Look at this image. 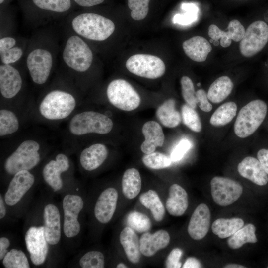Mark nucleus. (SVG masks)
I'll list each match as a JSON object with an SVG mask.
<instances>
[{
  "instance_id": "f257e3e1",
  "label": "nucleus",
  "mask_w": 268,
  "mask_h": 268,
  "mask_svg": "<svg viewBox=\"0 0 268 268\" xmlns=\"http://www.w3.org/2000/svg\"><path fill=\"white\" fill-rule=\"evenodd\" d=\"M79 191L77 188L69 189L62 194V241L64 246L70 250L78 247L82 232L85 202Z\"/></svg>"
},
{
  "instance_id": "f03ea898",
  "label": "nucleus",
  "mask_w": 268,
  "mask_h": 268,
  "mask_svg": "<svg viewBox=\"0 0 268 268\" xmlns=\"http://www.w3.org/2000/svg\"><path fill=\"white\" fill-rule=\"evenodd\" d=\"M24 228L25 244L30 262L37 267L48 264L50 249L45 235L41 202L28 213Z\"/></svg>"
},
{
  "instance_id": "7ed1b4c3",
  "label": "nucleus",
  "mask_w": 268,
  "mask_h": 268,
  "mask_svg": "<svg viewBox=\"0 0 268 268\" xmlns=\"http://www.w3.org/2000/svg\"><path fill=\"white\" fill-rule=\"evenodd\" d=\"M45 235L50 249L48 265L57 264L61 256L62 241V212L61 205L51 198L41 201Z\"/></svg>"
},
{
  "instance_id": "20e7f679",
  "label": "nucleus",
  "mask_w": 268,
  "mask_h": 268,
  "mask_svg": "<svg viewBox=\"0 0 268 268\" xmlns=\"http://www.w3.org/2000/svg\"><path fill=\"white\" fill-rule=\"evenodd\" d=\"M35 183V176L29 170H21L13 175L3 195L9 214L16 217L24 214Z\"/></svg>"
},
{
  "instance_id": "39448f33",
  "label": "nucleus",
  "mask_w": 268,
  "mask_h": 268,
  "mask_svg": "<svg viewBox=\"0 0 268 268\" xmlns=\"http://www.w3.org/2000/svg\"><path fill=\"white\" fill-rule=\"evenodd\" d=\"M69 24L73 32L82 38L95 41L107 39L115 28L111 20L90 12L77 13L71 18Z\"/></svg>"
},
{
  "instance_id": "423d86ee",
  "label": "nucleus",
  "mask_w": 268,
  "mask_h": 268,
  "mask_svg": "<svg viewBox=\"0 0 268 268\" xmlns=\"http://www.w3.org/2000/svg\"><path fill=\"white\" fill-rule=\"evenodd\" d=\"M53 49L46 43L39 42L31 46L26 57V65L33 82L43 85L48 80L55 63Z\"/></svg>"
},
{
  "instance_id": "0eeeda50",
  "label": "nucleus",
  "mask_w": 268,
  "mask_h": 268,
  "mask_svg": "<svg viewBox=\"0 0 268 268\" xmlns=\"http://www.w3.org/2000/svg\"><path fill=\"white\" fill-rule=\"evenodd\" d=\"M62 58L70 69L77 73H83L90 67L93 61V54L83 38L73 32L66 39Z\"/></svg>"
},
{
  "instance_id": "6e6552de",
  "label": "nucleus",
  "mask_w": 268,
  "mask_h": 268,
  "mask_svg": "<svg viewBox=\"0 0 268 268\" xmlns=\"http://www.w3.org/2000/svg\"><path fill=\"white\" fill-rule=\"evenodd\" d=\"M267 112L266 103L260 99L253 100L243 107L234 126L236 135L245 138L252 134L264 120Z\"/></svg>"
},
{
  "instance_id": "1a4fd4ad",
  "label": "nucleus",
  "mask_w": 268,
  "mask_h": 268,
  "mask_svg": "<svg viewBox=\"0 0 268 268\" xmlns=\"http://www.w3.org/2000/svg\"><path fill=\"white\" fill-rule=\"evenodd\" d=\"M76 106L74 97L62 90H53L48 92L39 106L41 115L47 119L56 120L67 117Z\"/></svg>"
},
{
  "instance_id": "9d476101",
  "label": "nucleus",
  "mask_w": 268,
  "mask_h": 268,
  "mask_svg": "<svg viewBox=\"0 0 268 268\" xmlns=\"http://www.w3.org/2000/svg\"><path fill=\"white\" fill-rule=\"evenodd\" d=\"M40 147L39 144L33 140L22 142L6 159L4 163L5 171L13 176L18 171L34 168L41 160Z\"/></svg>"
},
{
  "instance_id": "9b49d317",
  "label": "nucleus",
  "mask_w": 268,
  "mask_h": 268,
  "mask_svg": "<svg viewBox=\"0 0 268 268\" xmlns=\"http://www.w3.org/2000/svg\"><path fill=\"white\" fill-rule=\"evenodd\" d=\"M113 123L106 115L95 111H84L74 115L69 124L70 133L75 135L89 133L106 134L112 129Z\"/></svg>"
},
{
  "instance_id": "f8f14e48",
  "label": "nucleus",
  "mask_w": 268,
  "mask_h": 268,
  "mask_svg": "<svg viewBox=\"0 0 268 268\" xmlns=\"http://www.w3.org/2000/svg\"><path fill=\"white\" fill-rule=\"evenodd\" d=\"M106 93L109 102L122 110H134L140 103V98L138 93L124 79H118L111 81L108 86Z\"/></svg>"
},
{
  "instance_id": "ddd939ff",
  "label": "nucleus",
  "mask_w": 268,
  "mask_h": 268,
  "mask_svg": "<svg viewBox=\"0 0 268 268\" xmlns=\"http://www.w3.org/2000/svg\"><path fill=\"white\" fill-rule=\"evenodd\" d=\"M126 67L134 75L151 79L162 76L166 70L165 64L160 58L144 54L131 56L126 61Z\"/></svg>"
},
{
  "instance_id": "4468645a",
  "label": "nucleus",
  "mask_w": 268,
  "mask_h": 268,
  "mask_svg": "<svg viewBox=\"0 0 268 268\" xmlns=\"http://www.w3.org/2000/svg\"><path fill=\"white\" fill-rule=\"evenodd\" d=\"M268 41V25L263 21L252 22L247 28L239 44L241 54L252 57L261 51Z\"/></svg>"
},
{
  "instance_id": "2eb2a0df",
  "label": "nucleus",
  "mask_w": 268,
  "mask_h": 268,
  "mask_svg": "<svg viewBox=\"0 0 268 268\" xmlns=\"http://www.w3.org/2000/svg\"><path fill=\"white\" fill-rule=\"evenodd\" d=\"M210 186L213 201L222 206H228L235 202L243 192V187L239 182L227 177H213L210 182Z\"/></svg>"
},
{
  "instance_id": "dca6fc26",
  "label": "nucleus",
  "mask_w": 268,
  "mask_h": 268,
  "mask_svg": "<svg viewBox=\"0 0 268 268\" xmlns=\"http://www.w3.org/2000/svg\"><path fill=\"white\" fill-rule=\"evenodd\" d=\"M69 168V160L63 153L58 154L55 159L50 160L43 167L42 172L43 180L54 193L63 194L67 191L62 174L67 171Z\"/></svg>"
},
{
  "instance_id": "f3484780",
  "label": "nucleus",
  "mask_w": 268,
  "mask_h": 268,
  "mask_svg": "<svg viewBox=\"0 0 268 268\" xmlns=\"http://www.w3.org/2000/svg\"><path fill=\"white\" fill-rule=\"evenodd\" d=\"M118 194L113 187H108L103 190L95 201L93 207V216L101 224L108 223L115 213Z\"/></svg>"
},
{
  "instance_id": "a211bd4d",
  "label": "nucleus",
  "mask_w": 268,
  "mask_h": 268,
  "mask_svg": "<svg viewBox=\"0 0 268 268\" xmlns=\"http://www.w3.org/2000/svg\"><path fill=\"white\" fill-rule=\"evenodd\" d=\"M22 79L19 71L12 65H0V92L5 98L14 97L20 92Z\"/></svg>"
},
{
  "instance_id": "6ab92c4d",
  "label": "nucleus",
  "mask_w": 268,
  "mask_h": 268,
  "mask_svg": "<svg viewBox=\"0 0 268 268\" xmlns=\"http://www.w3.org/2000/svg\"><path fill=\"white\" fill-rule=\"evenodd\" d=\"M210 223V212L204 203L199 204L194 211L188 226L190 236L196 240L203 239L207 234Z\"/></svg>"
},
{
  "instance_id": "aec40b11",
  "label": "nucleus",
  "mask_w": 268,
  "mask_h": 268,
  "mask_svg": "<svg viewBox=\"0 0 268 268\" xmlns=\"http://www.w3.org/2000/svg\"><path fill=\"white\" fill-rule=\"evenodd\" d=\"M227 31L221 30L216 25L211 24L208 28V35L214 41L220 39V45L224 48L229 47L232 43V40L239 42L243 38L245 30L240 22L234 19L229 22Z\"/></svg>"
},
{
  "instance_id": "412c9836",
  "label": "nucleus",
  "mask_w": 268,
  "mask_h": 268,
  "mask_svg": "<svg viewBox=\"0 0 268 268\" xmlns=\"http://www.w3.org/2000/svg\"><path fill=\"white\" fill-rule=\"evenodd\" d=\"M169 234L165 230H159L154 233L146 232L140 238L141 254L146 257H151L158 251L166 248L169 244Z\"/></svg>"
},
{
  "instance_id": "4be33fe9",
  "label": "nucleus",
  "mask_w": 268,
  "mask_h": 268,
  "mask_svg": "<svg viewBox=\"0 0 268 268\" xmlns=\"http://www.w3.org/2000/svg\"><path fill=\"white\" fill-rule=\"evenodd\" d=\"M237 170L241 176L253 183L264 186L268 182V176L258 159L251 156L244 158L238 165Z\"/></svg>"
},
{
  "instance_id": "5701e85b",
  "label": "nucleus",
  "mask_w": 268,
  "mask_h": 268,
  "mask_svg": "<svg viewBox=\"0 0 268 268\" xmlns=\"http://www.w3.org/2000/svg\"><path fill=\"white\" fill-rule=\"evenodd\" d=\"M142 132L145 140L141 144L140 148L144 153L153 152L156 147L163 145L165 136L161 126L157 122L154 121L146 122L142 127Z\"/></svg>"
},
{
  "instance_id": "b1692460",
  "label": "nucleus",
  "mask_w": 268,
  "mask_h": 268,
  "mask_svg": "<svg viewBox=\"0 0 268 268\" xmlns=\"http://www.w3.org/2000/svg\"><path fill=\"white\" fill-rule=\"evenodd\" d=\"M106 147L96 143L84 149L79 156V162L82 168L88 171H93L99 167L108 156Z\"/></svg>"
},
{
  "instance_id": "393cba45",
  "label": "nucleus",
  "mask_w": 268,
  "mask_h": 268,
  "mask_svg": "<svg viewBox=\"0 0 268 268\" xmlns=\"http://www.w3.org/2000/svg\"><path fill=\"white\" fill-rule=\"evenodd\" d=\"M188 207V197L185 190L177 184L172 185L166 202L168 213L174 216L183 215Z\"/></svg>"
},
{
  "instance_id": "a878e982",
  "label": "nucleus",
  "mask_w": 268,
  "mask_h": 268,
  "mask_svg": "<svg viewBox=\"0 0 268 268\" xmlns=\"http://www.w3.org/2000/svg\"><path fill=\"white\" fill-rule=\"evenodd\" d=\"M24 47L15 38L10 36L0 39L1 64L12 65L21 59L24 54Z\"/></svg>"
},
{
  "instance_id": "bb28decb",
  "label": "nucleus",
  "mask_w": 268,
  "mask_h": 268,
  "mask_svg": "<svg viewBox=\"0 0 268 268\" xmlns=\"http://www.w3.org/2000/svg\"><path fill=\"white\" fill-rule=\"evenodd\" d=\"M120 242L128 260L132 263H138L140 260V239L135 231L129 226L125 227L121 232Z\"/></svg>"
},
{
  "instance_id": "cd10ccee",
  "label": "nucleus",
  "mask_w": 268,
  "mask_h": 268,
  "mask_svg": "<svg viewBox=\"0 0 268 268\" xmlns=\"http://www.w3.org/2000/svg\"><path fill=\"white\" fill-rule=\"evenodd\" d=\"M182 47L185 54L196 62L204 61L212 50L208 41L200 36H194L185 41Z\"/></svg>"
},
{
  "instance_id": "c85d7f7f",
  "label": "nucleus",
  "mask_w": 268,
  "mask_h": 268,
  "mask_svg": "<svg viewBox=\"0 0 268 268\" xmlns=\"http://www.w3.org/2000/svg\"><path fill=\"white\" fill-rule=\"evenodd\" d=\"M72 0H31L34 8L49 15L68 12L72 7Z\"/></svg>"
},
{
  "instance_id": "c756f323",
  "label": "nucleus",
  "mask_w": 268,
  "mask_h": 268,
  "mask_svg": "<svg viewBox=\"0 0 268 268\" xmlns=\"http://www.w3.org/2000/svg\"><path fill=\"white\" fill-rule=\"evenodd\" d=\"M158 120L165 127L174 128L181 121V115L175 108V101L169 99L160 105L156 110Z\"/></svg>"
},
{
  "instance_id": "7c9ffc66",
  "label": "nucleus",
  "mask_w": 268,
  "mask_h": 268,
  "mask_svg": "<svg viewBox=\"0 0 268 268\" xmlns=\"http://www.w3.org/2000/svg\"><path fill=\"white\" fill-rule=\"evenodd\" d=\"M141 188V179L138 170L132 168L126 170L122 179V192L129 199L135 198Z\"/></svg>"
},
{
  "instance_id": "2f4dec72",
  "label": "nucleus",
  "mask_w": 268,
  "mask_h": 268,
  "mask_svg": "<svg viewBox=\"0 0 268 268\" xmlns=\"http://www.w3.org/2000/svg\"><path fill=\"white\" fill-rule=\"evenodd\" d=\"M233 83L227 76H221L216 79L210 86L208 99L214 103H219L225 100L231 93Z\"/></svg>"
},
{
  "instance_id": "473e14b6",
  "label": "nucleus",
  "mask_w": 268,
  "mask_h": 268,
  "mask_svg": "<svg viewBox=\"0 0 268 268\" xmlns=\"http://www.w3.org/2000/svg\"><path fill=\"white\" fill-rule=\"evenodd\" d=\"M139 201L143 206L151 211L156 221L160 222L163 219L165 213V207L156 191L149 190L141 194Z\"/></svg>"
},
{
  "instance_id": "72a5a7b5",
  "label": "nucleus",
  "mask_w": 268,
  "mask_h": 268,
  "mask_svg": "<svg viewBox=\"0 0 268 268\" xmlns=\"http://www.w3.org/2000/svg\"><path fill=\"white\" fill-rule=\"evenodd\" d=\"M244 221L239 218H219L211 226L212 232L220 238H228L244 226Z\"/></svg>"
},
{
  "instance_id": "f704fd0d",
  "label": "nucleus",
  "mask_w": 268,
  "mask_h": 268,
  "mask_svg": "<svg viewBox=\"0 0 268 268\" xmlns=\"http://www.w3.org/2000/svg\"><path fill=\"white\" fill-rule=\"evenodd\" d=\"M255 231V226L251 223L243 226L228 239V246L231 249H237L247 243H256L258 240Z\"/></svg>"
},
{
  "instance_id": "c9c22d12",
  "label": "nucleus",
  "mask_w": 268,
  "mask_h": 268,
  "mask_svg": "<svg viewBox=\"0 0 268 268\" xmlns=\"http://www.w3.org/2000/svg\"><path fill=\"white\" fill-rule=\"evenodd\" d=\"M237 105L234 102H228L220 106L213 113L210 123L213 126H223L230 122L237 113Z\"/></svg>"
},
{
  "instance_id": "e433bc0d",
  "label": "nucleus",
  "mask_w": 268,
  "mask_h": 268,
  "mask_svg": "<svg viewBox=\"0 0 268 268\" xmlns=\"http://www.w3.org/2000/svg\"><path fill=\"white\" fill-rule=\"evenodd\" d=\"M29 260L22 249L11 247L0 262L5 268H29Z\"/></svg>"
},
{
  "instance_id": "4c0bfd02",
  "label": "nucleus",
  "mask_w": 268,
  "mask_h": 268,
  "mask_svg": "<svg viewBox=\"0 0 268 268\" xmlns=\"http://www.w3.org/2000/svg\"><path fill=\"white\" fill-rule=\"evenodd\" d=\"M105 260L104 254L97 250L89 251L76 259L75 266L81 268H103Z\"/></svg>"
},
{
  "instance_id": "58836bf2",
  "label": "nucleus",
  "mask_w": 268,
  "mask_h": 268,
  "mask_svg": "<svg viewBox=\"0 0 268 268\" xmlns=\"http://www.w3.org/2000/svg\"><path fill=\"white\" fill-rule=\"evenodd\" d=\"M19 121L11 111L2 109L0 111V135L3 136L16 132L19 128Z\"/></svg>"
},
{
  "instance_id": "ea45409f",
  "label": "nucleus",
  "mask_w": 268,
  "mask_h": 268,
  "mask_svg": "<svg viewBox=\"0 0 268 268\" xmlns=\"http://www.w3.org/2000/svg\"><path fill=\"white\" fill-rule=\"evenodd\" d=\"M126 223L128 226L138 233L148 232L151 227V222L149 217L136 211L131 212L128 215Z\"/></svg>"
},
{
  "instance_id": "a19ab883",
  "label": "nucleus",
  "mask_w": 268,
  "mask_h": 268,
  "mask_svg": "<svg viewBox=\"0 0 268 268\" xmlns=\"http://www.w3.org/2000/svg\"><path fill=\"white\" fill-rule=\"evenodd\" d=\"M181 117L183 123L190 130L196 133L201 131V122L195 109L184 104L181 108Z\"/></svg>"
},
{
  "instance_id": "79ce46f5",
  "label": "nucleus",
  "mask_w": 268,
  "mask_h": 268,
  "mask_svg": "<svg viewBox=\"0 0 268 268\" xmlns=\"http://www.w3.org/2000/svg\"><path fill=\"white\" fill-rule=\"evenodd\" d=\"M142 160L146 167L154 169H160L168 167L172 162L170 157L158 152H153L145 154L143 156Z\"/></svg>"
},
{
  "instance_id": "37998d69",
  "label": "nucleus",
  "mask_w": 268,
  "mask_h": 268,
  "mask_svg": "<svg viewBox=\"0 0 268 268\" xmlns=\"http://www.w3.org/2000/svg\"><path fill=\"white\" fill-rule=\"evenodd\" d=\"M149 1L150 0H128L132 18L137 21L144 19L148 13Z\"/></svg>"
},
{
  "instance_id": "c03bdc74",
  "label": "nucleus",
  "mask_w": 268,
  "mask_h": 268,
  "mask_svg": "<svg viewBox=\"0 0 268 268\" xmlns=\"http://www.w3.org/2000/svg\"><path fill=\"white\" fill-rule=\"evenodd\" d=\"M180 82L184 100L187 105L195 109L197 103L193 81L189 77L184 76L181 78Z\"/></svg>"
},
{
  "instance_id": "a18cd8bd",
  "label": "nucleus",
  "mask_w": 268,
  "mask_h": 268,
  "mask_svg": "<svg viewBox=\"0 0 268 268\" xmlns=\"http://www.w3.org/2000/svg\"><path fill=\"white\" fill-rule=\"evenodd\" d=\"M182 8L188 11L184 14H177L174 17V22L182 25H188L195 21L197 18L198 8L194 4H185Z\"/></svg>"
},
{
  "instance_id": "49530a36",
  "label": "nucleus",
  "mask_w": 268,
  "mask_h": 268,
  "mask_svg": "<svg viewBox=\"0 0 268 268\" xmlns=\"http://www.w3.org/2000/svg\"><path fill=\"white\" fill-rule=\"evenodd\" d=\"M192 146L191 142L187 139H182L173 149L170 158L172 161L181 160Z\"/></svg>"
},
{
  "instance_id": "de8ad7c7",
  "label": "nucleus",
  "mask_w": 268,
  "mask_h": 268,
  "mask_svg": "<svg viewBox=\"0 0 268 268\" xmlns=\"http://www.w3.org/2000/svg\"><path fill=\"white\" fill-rule=\"evenodd\" d=\"M183 254L182 249L176 248L173 249L167 256L165 261V267L167 268H179L181 266L180 262Z\"/></svg>"
},
{
  "instance_id": "09e8293b",
  "label": "nucleus",
  "mask_w": 268,
  "mask_h": 268,
  "mask_svg": "<svg viewBox=\"0 0 268 268\" xmlns=\"http://www.w3.org/2000/svg\"><path fill=\"white\" fill-rule=\"evenodd\" d=\"M197 103L203 111L208 112L212 109V104L208 101L207 94L203 89H199L196 92Z\"/></svg>"
},
{
  "instance_id": "8fccbe9b",
  "label": "nucleus",
  "mask_w": 268,
  "mask_h": 268,
  "mask_svg": "<svg viewBox=\"0 0 268 268\" xmlns=\"http://www.w3.org/2000/svg\"><path fill=\"white\" fill-rule=\"evenodd\" d=\"M11 240L9 237L2 235L0 237V261H1L11 248Z\"/></svg>"
},
{
  "instance_id": "3c124183",
  "label": "nucleus",
  "mask_w": 268,
  "mask_h": 268,
  "mask_svg": "<svg viewBox=\"0 0 268 268\" xmlns=\"http://www.w3.org/2000/svg\"><path fill=\"white\" fill-rule=\"evenodd\" d=\"M257 158L263 169L268 175V149H261L257 153Z\"/></svg>"
},
{
  "instance_id": "603ef678",
  "label": "nucleus",
  "mask_w": 268,
  "mask_h": 268,
  "mask_svg": "<svg viewBox=\"0 0 268 268\" xmlns=\"http://www.w3.org/2000/svg\"><path fill=\"white\" fill-rule=\"evenodd\" d=\"M77 5L89 7L101 4L105 0H72Z\"/></svg>"
},
{
  "instance_id": "864d4df0",
  "label": "nucleus",
  "mask_w": 268,
  "mask_h": 268,
  "mask_svg": "<svg viewBox=\"0 0 268 268\" xmlns=\"http://www.w3.org/2000/svg\"><path fill=\"white\" fill-rule=\"evenodd\" d=\"M202 265L200 262L194 257L188 258L183 264V268H200Z\"/></svg>"
},
{
  "instance_id": "5fc2aeb1",
  "label": "nucleus",
  "mask_w": 268,
  "mask_h": 268,
  "mask_svg": "<svg viewBox=\"0 0 268 268\" xmlns=\"http://www.w3.org/2000/svg\"><path fill=\"white\" fill-rule=\"evenodd\" d=\"M8 212V208L4 201V196L0 194V219L3 220Z\"/></svg>"
},
{
  "instance_id": "6e6d98bb",
  "label": "nucleus",
  "mask_w": 268,
  "mask_h": 268,
  "mask_svg": "<svg viewBox=\"0 0 268 268\" xmlns=\"http://www.w3.org/2000/svg\"><path fill=\"white\" fill-rule=\"evenodd\" d=\"M224 268H245L244 266L236 264H229L225 265Z\"/></svg>"
},
{
  "instance_id": "4d7b16f0",
  "label": "nucleus",
  "mask_w": 268,
  "mask_h": 268,
  "mask_svg": "<svg viewBox=\"0 0 268 268\" xmlns=\"http://www.w3.org/2000/svg\"><path fill=\"white\" fill-rule=\"evenodd\" d=\"M116 268H127V267L124 264H123L122 263H120L117 265Z\"/></svg>"
},
{
  "instance_id": "13d9d810",
  "label": "nucleus",
  "mask_w": 268,
  "mask_h": 268,
  "mask_svg": "<svg viewBox=\"0 0 268 268\" xmlns=\"http://www.w3.org/2000/svg\"><path fill=\"white\" fill-rule=\"evenodd\" d=\"M213 44L215 46H218L219 45V43L218 41H214Z\"/></svg>"
},
{
  "instance_id": "bf43d9fd",
  "label": "nucleus",
  "mask_w": 268,
  "mask_h": 268,
  "mask_svg": "<svg viewBox=\"0 0 268 268\" xmlns=\"http://www.w3.org/2000/svg\"><path fill=\"white\" fill-rule=\"evenodd\" d=\"M6 0H0V4L1 5H2L5 2Z\"/></svg>"
},
{
  "instance_id": "052dcab7",
  "label": "nucleus",
  "mask_w": 268,
  "mask_h": 268,
  "mask_svg": "<svg viewBox=\"0 0 268 268\" xmlns=\"http://www.w3.org/2000/svg\"><path fill=\"white\" fill-rule=\"evenodd\" d=\"M197 85H198V86H200V83H199L197 84Z\"/></svg>"
},
{
  "instance_id": "680f3d73",
  "label": "nucleus",
  "mask_w": 268,
  "mask_h": 268,
  "mask_svg": "<svg viewBox=\"0 0 268 268\" xmlns=\"http://www.w3.org/2000/svg\"><path fill=\"white\" fill-rule=\"evenodd\" d=\"M267 268H268V266L267 267Z\"/></svg>"
}]
</instances>
